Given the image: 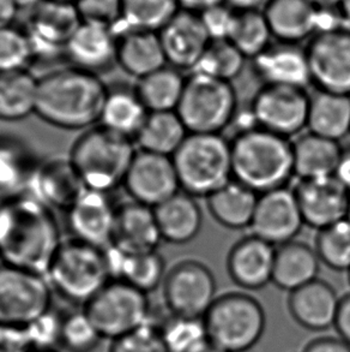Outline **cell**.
I'll list each match as a JSON object with an SVG mask.
<instances>
[{
  "mask_svg": "<svg viewBox=\"0 0 350 352\" xmlns=\"http://www.w3.org/2000/svg\"><path fill=\"white\" fill-rule=\"evenodd\" d=\"M62 242L54 210L32 192L0 199V262L47 278Z\"/></svg>",
  "mask_w": 350,
  "mask_h": 352,
  "instance_id": "6da1fadb",
  "label": "cell"
},
{
  "mask_svg": "<svg viewBox=\"0 0 350 352\" xmlns=\"http://www.w3.org/2000/svg\"><path fill=\"white\" fill-rule=\"evenodd\" d=\"M118 33L104 24L82 22L65 47L73 67L100 75L117 64Z\"/></svg>",
  "mask_w": 350,
  "mask_h": 352,
  "instance_id": "7402d4cb",
  "label": "cell"
},
{
  "mask_svg": "<svg viewBox=\"0 0 350 352\" xmlns=\"http://www.w3.org/2000/svg\"><path fill=\"white\" fill-rule=\"evenodd\" d=\"M311 4L317 8H337L343 0H308Z\"/></svg>",
  "mask_w": 350,
  "mask_h": 352,
  "instance_id": "680465c9",
  "label": "cell"
},
{
  "mask_svg": "<svg viewBox=\"0 0 350 352\" xmlns=\"http://www.w3.org/2000/svg\"><path fill=\"white\" fill-rule=\"evenodd\" d=\"M46 276L0 262V324L27 326L53 309Z\"/></svg>",
  "mask_w": 350,
  "mask_h": 352,
  "instance_id": "30bf717a",
  "label": "cell"
},
{
  "mask_svg": "<svg viewBox=\"0 0 350 352\" xmlns=\"http://www.w3.org/2000/svg\"><path fill=\"white\" fill-rule=\"evenodd\" d=\"M274 38L261 10L237 11V21L229 41L247 58L255 59Z\"/></svg>",
  "mask_w": 350,
  "mask_h": 352,
  "instance_id": "ab89813d",
  "label": "cell"
},
{
  "mask_svg": "<svg viewBox=\"0 0 350 352\" xmlns=\"http://www.w3.org/2000/svg\"><path fill=\"white\" fill-rule=\"evenodd\" d=\"M294 170L299 179L335 176L345 149L338 141L305 133L293 141Z\"/></svg>",
  "mask_w": 350,
  "mask_h": 352,
  "instance_id": "f546056e",
  "label": "cell"
},
{
  "mask_svg": "<svg viewBox=\"0 0 350 352\" xmlns=\"http://www.w3.org/2000/svg\"><path fill=\"white\" fill-rule=\"evenodd\" d=\"M0 352H33L25 329L22 326L0 324Z\"/></svg>",
  "mask_w": 350,
  "mask_h": 352,
  "instance_id": "f907efd6",
  "label": "cell"
},
{
  "mask_svg": "<svg viewBox=\"0 0 350 352\" xmlns=\"http://www.w3.org/2000/svg\"><path fill=\"white\" fill-rule=\"evenodd\" d=\"M189 133L175 111L149 112L135 143L139 151L173 157Z\"/></svg>",
  "mask_w": 350,
  "mask_h": 352,
  "instance_id": "8d00e7d4",
  "label": "cell"
},
{
  "mask_svg": "<svg viewBox=\"0 0 350 352\" xmlns=\"http://www.w3.org/2000/svg\"><path fill=\"white\" fill-rule=\"evenodd\" d=\"M58 1H64V3H72V4H75L77 0H58Z\"/></svg>",
  "mask_w": 350,
  "mask_h": 352,
  "instance_id": "6125c7cd",
  "label": "cell"
},
{
  "mask_svg": "<svg viewBox=\"0 0 350 352\" xmlns=\"http://www.w3.org/2000/svg\"><path fill=\"white\" fill-rule=\"evenodd\" d=\"M314 249L318 257L332 271H350V221L341 220L318 231Z\"/></svg>",
  "mask_w": 350,
  "mask_h": 352,
  "instance_id": "7bdbcfd3",
  "label": "cell"
},
{
  "mask_svg": "<svg viewBox=\"0 0 350 352\" xmlns=\"http://www.w3.org/2000/svg\"><path fill=\"white\" fill-rule=\"evenodd\" d=\"M261 11L276 41L299 45L316 35L317 6L308 0H269Z\"/></svg>",
  "mask_w": 350,
  "mask_h": 352,
  "instance_id": "484cf974",
  "label": "cell"
},
{
  "mask_svg": "<svg viewBox=\"0 0 350 352\" xmlns=\"http://www.w3.org/2000/svg\"><path fill=\"white\" fill-rule=\"evenodd\" d=\"M38 77L28 69L0 72V120L19 122L36 113Z\"/></svg>",
  "mask_w": 350,
  "mask_h": 352,
  "instance_id": "836d02e7",
  "label": "cell"
},
{
  "mask_svg": "<svg viewBox=\"0 0 350 352\" xmlns=\"http://www.w3.org/2000/svg\"><path fill=\"white\" fill-rule=\"evenodd\" d=\"M199 16L211 41H226L231 38L237 21V11L229 5L226 3L216 5L204 10Z\"/></svg>",
  "mask_w": 350,
  "mask_h": 352,
  "instance_id": "681fc988",
  "label": "cell"
},
{
  "mask_svg": "<svg viewBox=\"0 0 350 352\" xmlns=\"http://www.w3.org/2000/svg\"><path fill=\"white\" fill-rule=\"evenodd\" d=\"M204 322L209 340L223 352H246L264 334L265 311L252 296L231 292L213 302Z\"/></svg>",
  "mask_w": 350,
  "mask_h": 352,
  "instance_id": "52a82bcc",
  "label": "cell"
},
{
  "mask_svg": "<svg viewBox=\"0 0 350 352\" xmlns=\"http://www.w3.org/2000/svg\"><path fill=\"white\" fill-rule=\"evenodd\" d=\"M320 260L314 247L307 243H287L276 248L272 283L288 292L298 290L318 279Z\"/></svg>",
  "mask_w": 350,
  "mask_h": 352,
  "instance_id": "4dcf8cb0",
  "label": "cell"
},
{
  "mask_svg": "<svg viewBox=\"0 0 350 352\" xmlns=\"http://www.w3.org/2000/svg\"><path fill=\"white\" fill-rule=\"evenodd\" d=\"M117 207L110 199V194L86 189L65 213L67 228L72 237L104 249L110 247Z\"/></svg>",
  "mask_w": 350,
  "mask_h": 352,
  "instance_id": "d6986e66",
  "label": "cell"
},
{
  "mask_svg": "<svg viewBox=\"0 0 350 352\" xmlns=\"http://www.w3.org/2000/svg\"><path fill=\"white\" fill-rule=\"evenodd\" d=\"M305 352H350V345L343 339L320 338L308 344Z\"/></svg>",
  "mask_w": 350,
  "mask_h": 352,
  "instance_id": "f5cc1de1",
  "label": "cell"
},
{
  "mask_svg": "<svg viewBox=\"0 0 350 352\" xmlns=\"http://www.w3.org/2000/svg\"><path fill=\"white\" fill-rule=\"evenodd\" d=\"M167 64L180 72H191L211 45L199 14L180 9L159 32Z\"/></svg>",
  "mask_w": 350,
  "mask_h": 352,
  "instance_id": "ac0fdd59",
  "label": "cell"
},
{
  "mask_svg": "<svg viewBox=\"0 0 350 352\" xmlns=\"http://www.w3.org/2000/svg\"><path fill=\"white\" fill-rule=\"evenodd\" d=\"M334 327L341 336V339L350 345V294L341 298Z\"/></svg>",
  "mask_w": 350,
  "mask_h": 352,
  "instance_id": "816d5d0a",
  "label": "cell"
},
{
  "mask_svg": "<svg viewBox=\"0 0 350 352\" xmlns=\"http://www.w3.org/2000/svg\"><path fill=\"white\" fill-rule=\"evenodd\" d=\"M239 107L232 82L189 74L175 112L189 133H222L232 125Z\"/></svg>",
  "mask_w": 350,
  "mask_h": 352,
  "instance_id": "ba28073f",
  "label": "cell"
},
{
  "mask_svg": "<svg viewBox=\"0 0 350 352\" xmlns=\"http://www.w3.org/2000/svg\"><path fill=\"white\" fill-rule=\"evenodd\" d=\"M14 4L19 8V10H30L38 6L43 0H14Z\"/></svg>",
  "mask_w": 350,
  "mask_h": 352,
  "instance_id": "91938a15",
  "label": "cell"
},
{
  "mask_svg": "<svg viewBox=\"0 0 350 352\" xmlns=\"http://www.w3.org/2000/svg\"><path fill=\"white\" fill-rule=\"evenodd\" d=\"M269 0H226V4L229 5L233 10L237 12L240 11H253L263 10Z\"/></svg>",
  "mask_w": 350,
  "mask_h": 352,
  "instance_id": "6f0895ef",
  "label": "cell"
},
{
  "mask_svg": "<svg viewBox=\"0 0 350 352\" xmlns=\"http://www.w3.org/2000/svg\"><path fill=\"white\" fill-rule=\"evenodd\" d=\"M107 252L113 279L126 281L148 295L163 285L166 262L157 250L123 252L109 247Z\"/></svg>",
  "mask_w": 350,
  "mask_h": 352,
  "instance_id": "f1b7e54d",
  "label": "cell"
},
{
  "mask_svg": "<svg viewBox=\"0 0 350 352\" xmlns=\"http://www.w3.org/2000/svg\"><path fill=\"white\" fill-rule=\"evenodd\" d=\"M34 59L33 45L24 29L0 28V72L28 69Z\"/></svg>",
  "mask_w": 350,
  "mask_h": 352,
  "instance_id": "f6af8a7d",
  "label": "cell"
},
{
  "mask_svg": "<svg viewBox=\"0 0 350 352\" xmlns=\"http://www.w3.org/2000/svg\"><path fill=\"white\" fill-rule=\"evenodd\" d=\"M84 309L62 315L60 346L67 352H93L102 340Z\"/></svg>",
  "mask_w": 350,
  "mask_h": 352,
  "instance_id": "ee69618b",
  "label": "cell"
},
{
  "mask_svg": "<svg viewBox=\"0 0 350 352\" xmlns=\"http://www.w3.org/2000/svg\"><path fill=\"white\" fill-rule=\"evenodd\" d=\"M75 6L82 22L104 24L115 32L121 22V0H77Z\"/></svg>",
  "mask_w": 350,
  "mask_h": 352,
  "instance_id": "c3c4849f",
  "label": "cell"
},
{
  "mask_svg": "<svg viewBox=\"0 0 350 352\" xmlns=\"http://www.w3.org/2000/svg\"><path fill=\"white\" fill-rule=\"evenodd\" d=\"M33 352H57L56 350H46V351H33Z\"/></svg>",
  "mask_w": 350,
  "mask_h": 352,
  "instance_id": "e7e4bbea",
  "label": "cell"
},
{
  "mask_svg": "<svg viewBox=\"0 0 350 352\" xmlns=\"http://www.w3.org/2000/svg\"><path fill=\"white\" fill-rule=\"evenodd\" d=\"M161 242L154 208L132 200L118 205L110 247L123 252H152Z\"/></svg>",
  "mask_w": 350,
  "mask_h": 352,
  "instance_id": "cb8c5ba5",
  "label": "cell"
},
{
  "mask_svg": "<svg viewBox=\"0 0 350 352\" xmlns=\"http://www.w3.org/2000/svg\"><path fill=\"white\" fill-rule=\"evenodd\" d=\"M179 11L178 0H121V22L117 33L126 30L159 33Z\"/></svg>",
  "mask_w": 350,
  "mask_h": 352,
  "instance_id": "f35d334b",
  "label": "cell"
},
{
  "mask_svg": "<svg viewBox=\"0 0 350 352\" xmlns=\"http://www.w3.org/2000/svg\"><path fill=\"white\" fill-rule=\"evenodd\" d=\"M335 177L343 186H346L348 190H350V151L345 149L341 162L338 164L335 172Z\"/></svg>",
  "mask_w": 350,
  "mask_h": 352,
  "instance_id": "9f6ffc18",
  "label": "cell"
},
{
  "mask_svg": "<svg viewBox=\"0 0 350 352\" xmlns=\"http://www.w3.org/2000/svg\"><path fill=\"white\" fill-rule=\"evenodd\" d=\"M303 225L295 192L285 186L259 195L250 229L265 242L281 247L295 241Z\"/></svg>",
  "mask_w": 350,
  "mask_h": 352,
  "instance_id": "9a60e30c",
  "label": "cell"
},
{
  "mask_svg": "<svg viewBox=\"0 0 350 352\" xmlns=\"http://www.w3.org/2000/svg\"><path fill=\"white\" fill-rule=\"evenodd\" d=\"M347 219L350 221V202H349V210H348V217H347Z\"/></svg>",
  "mask_w": 350,
  "mask_h": 352,
  "instance_id": "be15d7a7",
  "label": "cell"
},
{
  "mask_svg": "<svg viewBox=\"0 0 350 352\" xmlns=\"http://www.w3.org/2000/svg\"><path fill=\"white\" fill-rule=\"evenodd\" d=\"M348 273H349V281H350V271L348 272Z\"/></svg>",
  "mask_w": 350,
  "mask_h": 352,
  "instance_id": "03108f58",
  "label": "cell"
},
{
  "mask_svg": "<svg viewBox=\"0 0 350 352\" xmlns=\"http://www.w3.org/2000/svg\"><path fill=\"white\" fill-rule=\"evenodd\" d=\"M306 52L318 91L350 96V28L314 35Z\"/></svg>",
  "mask_w": 350,
  "mask_h": 352,
  "instance_id": "4fadbf2b",
  "label": "cell"
},
{
  "mask_svg": "<svg viewBox=\"0 0 350 352\" xmlns=\"http://www.w3.org/2000/svg\"><path fill=\"white\" fill-rule=\"evenodd\" d=\"M108 352H170L161 331L152 321L112 342Z\"/></svg>",
  "mask_w": 350,
  "mask_h": 352,
  "instance_id": "bcb514c9",
  "label": "cell"
},
{
  "mask_svg": "<svg viewBox=\"0 0 350 352\" xmlns=\"http://www.w3.org/2000/svg\"><path fill=\"white\" fill-rule=\"evenodd\" d=\"M86 190L69 157H53L38 162L28 191L54 212L67 213Z\"/></svg>",
  "mask_w": 350,
  "mask_h": 352,
  "instance_id": "44dd1931",
  "label": "cell"
},
{
  "mask_svg": "<svg viewBox=\"0 0 350 352\" xmlns=\"http://www.w3.org/2000/svg\"><path fill=\"white\" fill-rule=\"evenodd\" d=\"M172 159L180 189L194 197L208 199L233 179L232 146L222 133H189Z\"/></svg>",
  "mask_w": 350,
  "mask_h": 352,
  "instance_id": "8992f818",
  "label": "cell"
},
{
  "mask_svg": "<svg viewBox=\"0 0 350 352\" xmlns=\"http://www.w3.org/2000/svg\"><path fill=\"white\" fill-rule=\"evenodd\" d=\"M149 111L133 88H109L100 123L126 138H136Z\"/></svg>",
  "mask_w": 350,
  "mask_h": 352,
  "instance_id": "d590c367",
  "label": "cell"
},
{
  "mask_svg": "<svg viewBox=\"0 0 350 352\" xmlns=\"http://www.w3.org/2000/svg\"><path fill=\"white\" fill-rule=\"evenodd\" d=\"M252 70L263 86L295 87L307 91L312 85L306 48L296 43H271L252 59Z\"/></svg>",
  "mask_w": 350,
  "mask_h": 352,
  "instance_id": "ffe728a7",
  "label": "cell"
},
{
  "mask_svg": "<svg viewBox=\"0 0 350 352\" xmlns=\"http://www.w3.org/2000/svg\"><path fill=\"white\" fill-rule=\"evenodd\" d=\"M180 9L200 14L204 10L226 3V0H178Z\"/></svg>",
  "mask_w": 350,
  "mask_h": 352,
  "instance_id": "11a10c76",
  "label": "cell"
},
{
  "mask_svg": "<svg viewBox=\"0 0 350 352\" xmlns=\"http://www.w3.org/2000/svg\"><path fill=\"white\" fill-rule=\"evenodd\" d=\"M258 197L257 192L232 179L209 196L208 210L213 219L224 228L245 229L251 226Z\"/></svg>",
  "mask_w": 350,
  "mask_h": 352,
  "instance_id": "d6a6232c",
  "label": "cell"
},
{
  "mask_svg": "<svg viewBox=\"0 0 350 352\" xmlns=\"http://www.w3.org/2000/svg\"><path fill=\"white\" fill-rule=\"evenodd\" d=\"M38 165L23 140L0 135V199L28 191Z\"/></svg>",
  "mask_w": 350,
  "mask_h": 352,
  "instance_id": "1f68e13d",
  "label": "cell"
},
{
  "mask_svg": "<svg viewBox=\"0 0 350 352\" xmlns=\"http://www.w3.org/2000/svg\"><path fill=\"white\" fill-rule=\"evenodd\" d=\"M216 280L202 262L184 260L172 267L163 281V297L171 314L204 318L216 296Z\"/></svg>",
  "mask_w": 350,
  "mask_h": 352,
  "instance_id": "8fae6325",
  "label": "cell"
},
{
  "mask_svg": "<svg viewBox=\"0 0 350 352\" xmlns=\"http://www.w3.org/2000/svg\"><path fill=\"white\" fill-rule=\"evenodd\" d=\"M62 322V315L52 309L38 319L34 320L33 322L24 326L33 346V351L54 350L56 346L60 345Z\"/></svg>",
  "mask_w": 350,
  "mask_h": 352,
  "instance_id": "7dc6e473",
  "label": "cell"
},
{
  "mask_svg": "<svg viewBox=\"0 0 350 352\" xmlns=\"http://www.w3.org/2000/svg\"><path fill=\"white\" fill-rule=\"evenodd\" d=\"M186 77L183 72L167 64L148 76L137 80L135 89L149 112L175 111L184 93Z\"/></svg>",
  "mask_w": 350,
  "mask_h": 352,
  "instance_id": "74e56055",
  "label": "cell"
},
{
  "mask_svg": "<svg viewBox=\"0 0 350 352\" xmlns=\"http://www.w3.org/2000/svg\"><path fill=\"white\" fill-rule=\"evenodd\" d=\"M310 100L306 89L261 86L250 107L259 128L290 138L307 128Z\"/></svg>",
  "mask_w": 350,
  "mask_h": 352,
  "instance_id": "7c38bea8",
  "label": "cell"
},
{
  "mask_svg": "<svg viewBox=\"0 0 350 352\" xmlns=\"http://www.w3.org/2000/svg\"><path fill=\"white\" fill-rule=\"evenodd\" d=\"M276 248L250 234L237 241L228 254L227 268L232 280L245 290H261L272 283Z\"/></svg>",
  "mask_w": 350,
  "mask_h": 352,
  "instance_id": "603a6c76",
  "label": "cell"
},
{
  "mask_svg": "<svg viewBox=\"0 0 350 352\" xmlns=\"http://www.w3.org/2000/svg\"><path fill=\"white\" fill-rule=\"evenodd\" d=\"M117 65L137 80L166 67V56L159 33L148 30L119 33Z\"/></svg>",
  "mask_w": 350,
  "mask_h": 352,
  "instance_id": "4316f807",
  "label": "cell"
},
{
  "mask_svg": "<svg viewBox=\"0 0 350 352\" xmlns=\"http://www.w3.org/2000/svg\"><path fill=\"white\" fill-rule=\"evenodd\" d=\"M109 87L100 75L80 67H60L38 77L36 113L62 130H86L100 123Z\"/></svg>",
  "mask_w": 350,
  "mask_h": 352,
  "instance_id": "7a4b0ae2",
  "label": "cell"
},
{
  "mask_svg": "<svg viewBox=\"0 0 350 352\" xmlns=\"http://www.w3.org/2000/svg\"><path fill=\"white\" fill-rule=\"evenodd\" d=\"M123 186L131 200L152 208L181 191L172 157L139 149L133 157Z\"/></svg>",
  "mask_w": 350,
  "mask_h": 352,
  "instance_id": "5bb4252c",
  "label": "cell"
},
{
  "mask_svg": "<svg viewBox=\"0 0 350 352\" xmlns=\"http://www.w3.org/2000/svg\"><path fill=\"white\" fill-rule=\"evenodd\" d=\"M305 225L322 230L347 219L350 190L336 177L299 179L293 189Z\"/></svg>",
  "mask_w": 350,
  "mask_h": 352,
  "instance_id": "2e32d148",
  "label": "cell"
},
{
  "mask_svg": "<svg viewBox=\"0 0 350 352\" xmlns=\"http://www.w3.org/2000/svg\"><path fill=\"white\" fill-rule=\"evenodd\" d=\"M157 326L170 352H202L210 344L203 318L172 314Z\"/></svg>",
  "mask_w": 350,
  "mask_h": 352,
  "instance_id": "60d3db41",
  "label": "cell"
},
{
  "mask_svg": "<svg viewBox=\"0 0 350 352\" xmlns=\"http://www.w3.org/2000/svg\"><path fill=\"white\" fill-rule=\"evenodd\" d=\"M341 298L327 281L316 279L290 292L288 307L293 319L308 331H325L335 326Z\"/></svg>",
  "mask_w": 350,
  "mask_h": 352,
  "instance_id": "d4e9b609",
  "label": "cell"
},
{
  "mask_svg": "<svg viewBox=\"0 0 350 352\" xmlns=\"http://www.w3.org/2000/svg\"><path fill=\"white\" fill-rule=\"evenodd\" d=\"M247 58L229 40L213 41L189 74L218 77L232 82L240 76Z\"/></svg>",
  "mask_w": 350,
  "mask_h": 352,
  "instance_id": "b9f144b4",
  "label": "cell"
},
{
  "mask_svg": "<svg viewBox=\"0 0 350 352\" xmlns=\"http://www.w3.org/2000/svg\"><path fill=\"white\" fill-rule=\"evenodd\" d=\"M307 128L310 133L338 142L350 135V96L323 91L313 94Z\"/></svg>",
  "mask_w": 350,
  "mask_h": 352,
  "instance_id": "e575fe53",
  "label": "cell"
},
{
  "mask_svg": "<svg viewBox=\"0 0 350 352\" xmlns=\"http://www.w3.org/2000/svg\"><path fill=\"white\" fill-rule=\"evenodd\" d=\"M82 23L76 6L58 0H43L30 10L28 27L24 29L33 45L35 58L65 52L69 40Z\"/></svg>",
  "mask_w": 350,
  "mask_h": 352,
  "instance_id": "e0dca14e",
  "label": "cell"
},
{
  "mask_svg": "<svg viewBox=\"0 0 350 352\" xmlns=\"http://www.w3.org/2000/svg\"><path fill=\"white\" fill-rule=\"evenodd\" d=\"M137 151L133 138L97 124L81 133L67 157L86 189L112 194L124 186Z\"/></svg>",
  "mask_w": 350,
  "mask_h": 352,
  "instance_id": "277c9868",
  "label": "cell"
},
{
  "mask_svg": "<svg viewBox=\"0 0 350 352\" xmlns=\"http://www.w3.org/2000/svg\"><path fill=\"white\" fill-rule=\"evenodd\" d=\"M53 291L64 300L83 307L113 279L107 249L64 239L48 270Z\"/></svg>",
  "mask_w": 350,
  "mask_h": 352,
  "instance_id": "5b68a950",
  "label": "cell"
},
{
  "mask_svg": "<svg viewBox=\"0 0 350 352\" xmlns=\"http://www.w3.org/2000/svg\"><path fill=\"white\" fill-rule=\"evenodd\" d=\"M83 309L101 337L112 342L152 321L148 294L120 279L109 281Z\"/></svg>",
  "mask_w": 350,
  "mask_h": 352,
  "instance_id": "9c48e42d",
  "label": "cell"
},
{
  "mask_svg": "<svg viewBox=\"0 0 350 352\" xmlns=\"http://www.w3.org/2000/svg\"><path fill=\"white\" fill-rule=\"evenodd\" d=\"M338 8L341 10L342 16L345 19L347 27L350 28V0H343Z\"/></svg>",
  "mask_w": 350,
  "mask_h": 352,
  "instance_id": "94428289",
  "label": "cell"
},
{
  "mask_svg": "<svg viewBox=\"0 0 350 352\" xmlns=\"http://www.w3.org/2000/svg\"><path fill=\"white\" fill-rule=\"evenodd\" d=\"M162 241L187 244L198 236L203 226V212L196 197L184 191L172 196L154 208Z\"/></svg>",
  "mask_w": 350,
  "mask_h": 352,
  "instance_id": "83f0119b",
  "label": "cell"
},
{
  "mask_svg": "<svg viewBox=\"0 0 350 352\" xmlns=\"http://www.w3.org/2000/svg\"><path fill=\"white\" fill-rule=\"evenodd\" d=\"M231 146L233 179L258 195L285 188L295 177L290 138L255 126L235 133Z\"/></svg>",
  "mask_w": 350,
  "mask_h": 352,
  "instance_id": "3957f363",
  "label": "cell"
},
{
  "mask_svg": "<svg viewBox=\"0 0 350 352\" xmlns=\"http://www.w3.org/2000/svg\"><path fill=\"white\" fill-rule=\"evenodd\" d=\"M19 11L14 0H0V28L14 25Z\"/></svg>",
  "mask_w": 350,
  "mask_h": 352,
  "instance_id": "db71d44e",
  "label": "cell"
}]
</instances>
